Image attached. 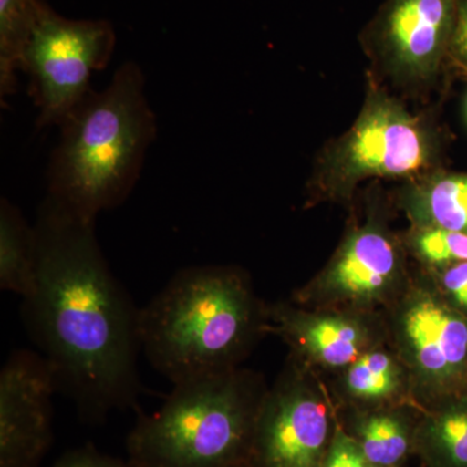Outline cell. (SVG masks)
I'll return each mask as SVG.
<instances>
[{
    "label": "cell",
    "instance_id": "1",
    "mask_svg": "<svg viewBox=\"0 0 467 467\" xmlns=\"http://www.w3.org/2000/svg\"><path fill=\"white\" fill-rule=\"evenodd\" d=\"M97 220L43 199L36 214V275L24 322L57 391L86 423L137 408L140 312L104 257Z\"/></svg>",
    "mask_w": 467,
    "mask_h": 467
},
{
    "label": "cell",
    "instance_id": "2",
    "mask_svg": "<svg viewBox=\"0 0 467 467\" xmlns=\"http://www.w3.org/2000/svg\"><path fill=\"white\" fill-rule=\"evenodd\" d=\"M58 128L46 198L92 220L119 207L133 192L158 135L142 67L126 61L106 88H91Z\"/></svg>",
    "mask_w": 467,
    "mask_h": 467
},
{
    "label": "cell",
    "instance_id": "3",
    "mask_svg": "<svg viewBox=\"0 0 467 467\" xmlns=\"http://www.w3.org/2000/svg\"><path fill=\"white\" fill-rule=\"evenodd\" d=\"M257 326L259 310L235 270L184 267L140 309V349L174 386L234 370Z\"/></svg>",
    "mask_w": 467,
    "mask_h": 467
},
{
    "label": "cell",
    "instance_id": "4",
    "mask_svg": "<svg viewBox=\"0 0 467 467\" xmlns=\"http://www.w3.org/2000/svg\"><path fill=\"white\" fill-rule=\"evenodd\" d=\"M264 400L235 371L174 384L126 441L133 467H227L251 460Z\"/></svg>",
    "mask_w": 467,
    "mask_h": 467
},
{
    "label": "cell",
    "instance_id": "5",
    "mask_svg": "<svg viewBox=\"0 0 467 467\" xmlns=\"http://www.w3.org/2000/svg\"><path fill=\"white\" fill-rule=\"evenodd\" d=\"M115 26L106 18H69L43 0L21 72L30 79L38 129L60 126L91 90L90 79L115 54Z\"/></svg>",
    "mask_w": 467,
    "mask_h": 467
},
{
    "label": "cell",
    "instance_id": "6",
    "mask_svg": "<svg viewBox=\"0 0 467 467\" xmlns=\"http://www.w3.org/2000/svg\"><path fill=\"white\" fill-rule=\"evenodd\" d=\"M431 159V143L420 122L400 104L371 98L346 140L331 156L330 175L342 186L370 177L420 173Z\"/></svg>",
    "mask_w": 467,
    "mask_h": 467
},
{
    "label": "cell",
    "instance_id": "7",
    "mask_svg": "<svg viewBox=\"0 0 467 467\" xmlns=\"http://www.w3.org/2000/svg\"><path fill=\"white\" fill-rule=\"evenodd\" d=\"M57 380L39 352L17 349L0 371V467H42L54 441Z\"/></svg>",
    "mask_w": 467,
    "mask_h": 467
},
{
    "label": "cell",
    "instance_id": "8",
    "mask_svg": "<svg viewBox=\"0 0 467 467\" xmlns=\"http://www.w3.org/2000/svg\"><path fill=\"white\" fill-rule=\"evenodd\" d=\"M459 0H387L371 38L396 69L409 76L434 73L450 51Z\"/></svg>",
    "mask_w": 467,
    "mask_h": 467
},
{
    "label": "cell",
    "instance_id": "9",
    "mask_svg": "<svg viewBox=\"0 0 467 467\" xmlns=\"http://www.w3.org/2000/svg\"><path fill=\"white\" fill-rule=\"evenodd\" d=\"M328 420L325 405L287 386L264 400L251 462L254 467H322Z\"/></svg>",
    "mask_w": 467,
    "mask_h": 467
},
{
    "label": "cell",
    "instance_id": "10",
    "mask_svg": "<svg viewBox=\"0 0 467 467\" xmlns=\"http://www.w3.org/2000/svg\"><path fill=\"white\" fill-rule=\"evenodd\" d=\"M404 331L418 364L430 376H450L467 358L466 322L434 300H420L409 308Z\"/></svg>",
    "mask_w": 467,
    "mask_h": 467
},
{
    "label": "cell",
    "instance_id": "11",
    "mask_svg": "<svg viewBox=\"0 0 467 467\" xmlns=\"http://www.w3.org/2000/svg\"><path fill=\"white\" fill-rule=\"evenodd\" d=\"M398 267V254L386 235L362 230L340 252L330 273V285L342 294L370 297L389 284Z\"/></svg>",
    "mask_w": 467,
    "mask_h": 467
},
{
    "label": "cell",
    "instance_id": "12",
    "mask_svg": "<svg viewBox=\"0 0 467 467\" xmlns=\"http://www.w3.org/2000/svg\"><path fill=\"white\" fill-rule=\"evenodd\" d=\"M36 275V236L34 226L9 199H0V288L26 297Z\"/></svg>",
    "mask_w": 467,
    "mask_h": 467
},
{
    "label": "cell",
    "instance_id": "13",
    "mask_svg": "<svg viewBox=\"0 0 467 467\" xmlns=\"http://www.w3.org/2000/svg\"><path fill=\"white\" fill-rule=\"evenodd\" d=\"M43 0H0V100L17 91L23 67Z\"/></svg>",
    "mask_w": 467,
    "mask_h": 467
},
{
    "label": "cell",
    "instance_id": "14",
    "mask_svg": "<svg viewBox=\"0 0 467 467\" xmlns=\"http://www.w3.org/2000/svg\"><path fill=\"white\" fill-rule=\"evenodd\" d=\"M416 199L420 217L431 227L467 234V174L434 178Z\"/></svg>",
    "mask_w": 467,
    "mask_h": 467
},
{
    "label": "cell",
    "instance_id": "15",
    "mask_svg": "<svg viewBox=\"0 0 467 467\" xmlns=\"http://www.w3.org/2000/svg\"><path fill=\"white\" fill-rule=\"evenodd\" d=\"M292 333H299L301 343L313 356L328 367H346L358 355L361 334L355 325L342 318L312 319L291 326Z\"/></svg>",
    "mask_w": 467,
    "mask_h": 467
},
{
    "label": "cell",
    "instance_id": "16",
    "mask_svg": "<svg viewBox=\"0 0 467 467\" xmlns=\"http://www.w3.org/2000/svg\"><path fill=\"white\" fill-rule=\"evenodd\" d=\"M359 450L374 467H391L404 459L408 435L395 418L373 417L362 425Z\"/></svg>",
    "mask_w": 467,
    "mask_h": 467
},
{
    "label": "cell",
    "instance_id": "17",
    "mask_svg": "<svg viewBox=\"0 0 467 467\" xmlns=\"http://www.w3.org/2000/svg\"><path fill=\"white\" fill-rule=\"evenodd\" d=\"M347 384L349 391L358 398H384L398 386L395 365L386 353H368L350 368Z\"/></svg>",
    "mask_w": 467,
    "mask_h": 467
},
{
    "label": "cell",
    "instance_id": "18",
    "mask_svg": "<svg viewBox=\"0 0 467 467\" xmlns=\"http://www.w3.org/2000/svg\"><path fill=\"white\" fill-rule=\"evenodd\" d=\"M432 439L445 460L467 467V410L442 414L431 427Z\"/></svg>",
    "mask_w": 467,
    "mask_h": 467
},
{
    "label": "cell",
    "instance_id": "19",
    "mask_svg": "<svg viewBox=\"0 0 467 467\" xmlns=\"http://www.w3.org/2000/svg\"><path fill=\"white\" fill-rule=\"evenodd\" d=\"M417 248L432 264L462 263L467 261V234L430 227L418 235Z\"/></svg>",
    "mask_w": 467,
    "mask_h": 467
},
{
    "label": "cell",
    "instance_id": "20",
    "mask_svg": "<svg viewBox=\"0 0 467 467\" xmlns=\"http://www.w3.org/2000/svg\"><path fill=\"white\" fill-rule=\"evenodd\" d=\"M52 467H133L129 461L116 459L98 451L94 445L86 444L61 454Z\"/></svg>",
    "mask_w": 467,
    "mask_h": 467
},
{
    "label": "cell",
    "instance_id": "21",
    "mask_svg": "<svg viewBox=\"0 0 467 467\" xmlns=\"http://www.w3.org/2000/svg\"><path fill=\"white\" fill-rule=\"evenodd\" d=\"M322 467H374L352 441L340 439L335 441Z\"/></svg>",
    "mask_w": 467,
    "mask_h": 467
},
{
    "label": "cell",
    "instance_id": "22",
    "mask_svg": "<svg viewBox=\"0 0 467 467\" xmlns=\"http://www.w3.org/2000/svg\"><path fill=\"white\" fill-rule=\"evenodd\" d=\"M450 52L451 57L467 67V0L457 3L456 23L451 34Z\"/></svg>",
    "mask_w": 467,
    "mask_h": 467
},
{
    "label": "cell",
    "instance_id": "23",
    "mask_svg": "<svg viewBox=\"0 0 467 467\" xmlns=\"http://www.w3.org/2000/svg\"><path fill=\"white\" fill-rule=\"evenodd\" d=\"M442 284L453 299L467 308V261L451 266L442 276Z\"/></svg>",
    "mask_w": 467,
    "mask_h": 467
},
{
    "label": "cell",
    "instance_id": "24",
    "mask_svg": "<svg viewBox=\"0 0 467 467\" xmlns=\"http://www.w3.org/2000/svg\"><path fill=\"white\" fill-rule=\"evenodd\" d=\"M227 467H254L252 465L251 461H245V462L236 463V465L227 466Z\"/></svg>",
    "mask_w": 467,
    "mask_h": 467
}]
</instances>
